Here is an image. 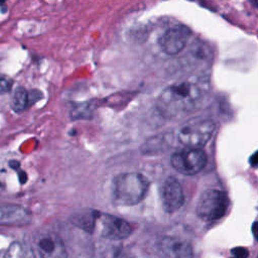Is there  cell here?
<instances>
[{"label": "cell", "mask_w": 258, "mask_h": 258, "mask_svg": "<svg viewBox=\"0 0 258 258\" xmlns=\"http://www.w3.org/2000/svg\"><path fill=\"white\" fill-rule=\"evenodd\" d=\"M100 233L103 237L112 240H123L132 233L131 226L123 219L103 214L100 216Z\"/></svg>", "instance_id": "ba28073f"}, {"label": "cell", "mask_w": 258, "mask_h": 258, "mask_svg": "<svg viewBox=\"0 0 258 258\" xmlns=\"http://www.w3.org/2000/svg\"><path fill=\"white\" fill-rule=\"evenodd\" d=\"M162 253L168 258H191V245L184 239L165 236L159 242Z\"/></svg>", "instance_id": "8fae6325"}, {"label": "cell", "mask_w": 258, "mask_h": 258, "mask_svg": "<svg viewBox=\"0 0 258 258\" xmlns=\"http://www.w3.org/2000/svg\"><path fill=\"white\" fill-rule=\"evenodd\" d=\"M229 199L227 195L219 189L205 190L197 204V215L206 222L221 219L227 212Z\"/></svg>", "instance_id": "277c9868"}, {"label": "cell", "mask_w": 258, "mask_h": 258, "mask_svg": "<svg viewBox=\"0 0 258 258\" xmlns=\"http://www.w3.org/2000/svg\"><path fill=\"white\" fill-rule=\"evenodd\" d=\"M37 251L40 258H68L62 241L53 234H46L37 240Z\"/></svg>", "instance_id": "30bf717a"}, {"label": "cell", "mask_w": 258, "mask_h": 258, "mask_svg": "<svg viewBox=\"0 0 258 258\" xmlns=\"http://www.w3.org/2000/svg\"><path fill=\"white\" fill-rule=\"evenodd\" d=\"M95 214L92 213H87V214H82L80 216H78V218L75 220V224L83 229H85L86 231H92L94 229L95 226Z\"/></svg>", "instance_id": "5bb4252c"}, {"label": "cell", "mask_w": 258, "mask_h": 258, "mask_svg": "<svg viewBox=\"0 0 258 258\" xmlns=\"http://www.w3.org/2000/svg\"><path fill=\"white\" fill-rule=\"evenodd\" d=\"M13 85L12 79H10L8 76L0 74V95L8 93Z\"/></svg>", "instance_id": "9a60e30c"}, {"label": "cell", "mask_w": 258, "mask_h": 258, "mask_svg": "<svg viewBox=\"0 0 258 258\" xmlns=\"http://www.w3.org/2000/svg\"><path fill=\"white\" fill-rule=\"evenodd\" d=\"M148 188L149 181L144 175L137 172H125L114 178L112 195L117 205L134 206L145 198Z\"/></svg>", "instance_id": "7a4b0ae2"}, {"label": "cell", "mask_w": 258, "mask_h": 258, "mask_svg": "<svg viewBox=\"0 0 258 258\" xmlns=\"http://www.w3.org/2000/svg\"><path fill=\"white\" fill-rule=\"evenodd\" d=\"M3 258H35L33 250L22 242H13L7 248Z\"/></svg>", "instance_id": "4fadbf2b"}, {"label": "cell", "mask_w": 258, "mask_h": 258, "mask_svg": "<svg viewBox=\"0 0 258 258\" xmlns=\"http://www.w3.org/2000/svg\"><path fill=\"white\" fill-rule=\"evenodd\" d=\"M232 253L238 258H247L248 257V250L243 247H237L232 250Z\"/></svg>", "instance_id": "2e32d148"}, {"label": "cell", "mask_w": 258, "mask_h": 258, "mask_svg": "<svg viewBox=\"0 0 258 258\" xmlns=\"http://www.w3.org/2000/svg\"><path fill=\"white\" fill-rule=\"evenodd\" d=\"M251 159H252V165H253V166H255V165H256V163H257V161H256V154H255V153L253 154V156L251 157Z\"/></svg>", "instance_id": "e0dca14e"}, {"label": "cell", "mask_w": 258, "mask_h": 258, "mask_svg": "<svg viewBox=\"0 0 258 258\" xmlns=\"http://www.w3.org/2000/svg\"><path fill=\"white\" fill-rule=\"evenodd\" d=\"M215 123L207 118H192L177 130V139L185 147L201 148L211 139Z\"/></svg>", "instance_id": "3957f363"}, {"label": "cell", "mask_w": 258, "mask_h": 258, "mask_svg": "<svg viewBox=\"0 0 258 258\" xmlns=\"http://www.w3.org/2000/svg\"><path fill=\"white\" fill-rule=\"evenodd\" d=\"M160 197L163 210L169 214L179 210L184 201L182 187L177 179L172 176L167 177L162 182Z\"/></svg>", "instance_id": "52a82bcc"}, {"label": "cell", "mask_w": 258, "mask_h": 258, "mask_svg": "<svg viewBox=\"0 0 258 258\" xmlns=\"http://www.w3.org/2000/svg\"><path fill=\"white\" fill-rule=\"evenodd\" d=\"M31 214L23 207L14 204H0V225L19 227L27 225Z\"/></svg>", "instance_id": "9c48e42d"}, {"label": "cell", "mask_w": 258, "mask_h": 258, "mask_svg": "<svg viewBox=\"0 0 258 258\" xmlns=\"http://www.w3.org/2000/svg\"><path fill=\"white\" fill-rule=\"evenodd\" d=\"M172 167L181 174L192 175L201 171L207 163V155L201 148L186 147L171 155Z\"/></svg>", "instance_id": "5b68a950"}, {"label": "cell", "mask_w": 258, "mask_h": 258, "mask_svg": "<svg viewBox=\"0 0 258 258\" xmlns=\"http://www.w3.org/2000/svg\"><path fill=\"white\" fill-rule=\"evenodd\" d=\"M5 1H6V0H0V5H3Z\"/></svg>", "instance_id": "ac0fdd59"}, {"label": "cell", "mask_w": 258, "mask_h": 258, "mask_svg": "<svg viewBox=\"0 0 258 258\" xmlns=\"http://www.w3.org/2000/svg\"><path fill=\"white\" fill-rule=\"evenodd\" d=\"M233 258H234V257H233Z\"/></svg>", "instance_id": "d6986e66"}, {"label": "cell", "mask_w": 258, "mask_h": 258, "mask_svg": "<svg viewBox=\"0 0 258 258\" xmlns=\"http://www.w3.org/2000/svg\"><path fill=\"white\" fill-rule=\"evenodd\" d=\"M32 102L31 99V93L27 92L23 87H17L14 92L11 99V108L19 113L24 111L28 106H30Z\"/></svg>", "instance_id": "7c38bea8"}, {"label": "cell", "mask_w": 258, "mask_h": 258, "mask_svg": "<svg viewBox=\"0 0 258 258\" xmlns=\"http://www.w3.org/2000/svg\"><path fill=\"white\" fill-rule=\"evenodd\" d=\"M191 31L188 27L177 24L167 28L158 39V45L163 53L169 56L180 53L189 39Z\"/></svg>", "instance_id": "8992f818"}, {"label": "cell", "mask_w": 258, "mask_h": 258, "mask_svg": "<svg viewBox=\"0 0 258 258\" xmlns=\"http://www.w3.org/2000/svg\"><path fill=\"white\" fill-rule=\"evenodd\" d=\"M207 93L202 80H186L166 87L156 101L158 112L167 119L181 118L196 111Z\"/></svg>", "instance_id": "6da1fadb"}]
</instances>
